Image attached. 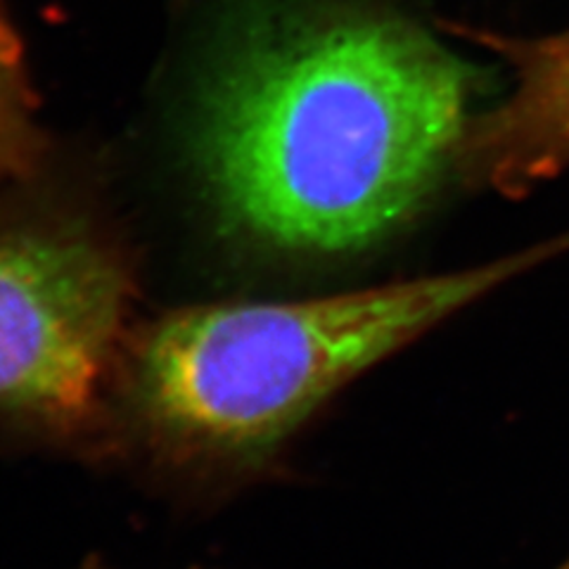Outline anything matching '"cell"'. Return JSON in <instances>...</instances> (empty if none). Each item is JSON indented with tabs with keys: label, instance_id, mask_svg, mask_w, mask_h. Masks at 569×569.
Masks as SVG:
<instances>
[{
	"label": "cell",
	"instance_id": "1",
	"mask_svg": "<svg viewBox=\"0 0 569 569\" xmlns=\"http://www.w3.org/2000/svg\"><path fill=\"white\" fill-rule=\"evenodd\" d=\"M475 69L408 17L307 0L244 24L213 62L192 154L223 221L299 252L385 238L456 167Z\"/></svg>",
	"mask_w": 569,
	"mask_h": 569
},
{
	"label": "cell",
	"instance_id": "2",
	"mask_svg": "<svg viewBox=\"0 0 569 569\" xmlns=\"http://www.w3.org/2000/svg\"><path fill=\"white\" fill-rule=\"evenodd\" d=\"M550 249L347 295L173 311L136 349L133 401L178 451L269 449L332 391Z\"/></svg>",
	"mask_w": 569,
	"mask_h": 569
},
{
	"label": "cell",
	"instance_id": "3",
	"mask_svg": "<svg viewBox=\"0 0 569 569\" xmlns=\"http://www.w3.org/2000/svg\"><path fill=\"white\" fill-rule=\"evenodd\" d=\"M129 297L110 249L69 233L0 236V406L56 422L83 418Z\"/></svg>",
	"mask_w": 569,
	"mask_h": 569
},
{
	"label": "cell",
	"instance_id": "4",
	"mask_svg": "<svg viewBox=\"0 0 569 569\" xmlns=\"http://www.w3.org/2000/svg\"><path fill=\"white\" fill-rule=\"evenodd\" d=\"M470 39L496 52L512 86L477 114L470 152L487 181L520 194L569 167V31L543 39L472 29Z\"/></svg>",
	"mask_w": 569,
	"mask_h": 569
},
{
	"label": "cell",
	"instance_id": "5",
	"mask_svg": "<svg viewBox=\"0 0 569 569\" xmlns=\"http://www.w3.org/2000/svg\"><path fill=\"white\" fill-rule=\"evenodd\" d=\"M22 74V52L0 8V173L24 164L31 150L29 98Z\"/></svg>",
	"mask_w": 569,
	"mask_h": 569
},
{
	"label": "cell",
	"instance_id": "6",
	"mask_svg": "<svg viewBox=\"0 0 569 569\" xmlns=\"http://www.w3.org/2000/svg\"><path fill=\"white\" fill-rule=\"evenodd\" d=\"M565 569H569V565H567V567H565Z\"/></svg>",
	"mask_w": 569,
	"mask_h": 569
},
{
	"label": "cell",
	"instance_id": "7",
	"mask_svg": "<svg viewBox=\"0 0 569 569\" xmlns=\"http://www.w3.org/2000/svg\"><path fill=\"white\" fill-rule=\"evenodd\" d=\"M98 569H100V567H98Z\"/></svg>",
	"mask_w": 569,
	"mask_h": 569
}]
</instances>
